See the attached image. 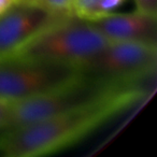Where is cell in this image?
<instances>
[{"instance_id":"8","label":"cell","mask_w":157,"mask_h":157,"mask_svg":"<svg viewBox=\"0 0 157 157\" xmlns=\"http://www.w3.org/2000/svg\"><path fill=\"white\" fill-rule=\"evenodd\" d=\"M125 0H73V14L85 20H94L112 13Z\"/></svg>"},{"instance_id":"9","label":"cell","mask_w":157,"mask_h":157,"mask_svg":"<svg viewBox=\"0 0 157 157\" xmlns=\"http://www.w3.org/2000/svg\"><path fill=\"white\" fill-rule=\"evenodd\" d=\"M30 1H33L55 13L63 14V15L73 14L72 11L73 0H30Z\"/></svg>"},{"instance_id":"5","label":"cell","mask_w":157,"mask_h":157,"mask_svg":"<svg viewBox=\"0 0 157 157\" xmlns=\"http://www.w3.org/2000/svg\"><path fill=\"white\" fill-rule=\"evenodd\" d=\"M157 48L141 42H109L78 66L80 75L112 84H135L153 80Z\"/></svg>"},{"instance_id":"6","label":"cell","mask_w":157,"mask_h":157,"mask_svg":"<svg viewBox=\"0 0 157 157\" xmlns=\"http://www.w3.org/2000/svg\"><path fill=\"white\" fill-rule=\"evenodd\" d=\"M66 16L30 0H18L0 14V57L15 53L46 27Z\"/></svg>"},{"instance_id":"2","label":"cell","mask_w":157,"mask_h":157,"mask_svg":"<svg viewBox=\"0 0 157 157\" xmlns=\"http://www.w3.org/2000/svg\"><path fill=\"white\" fill-rule=\"evenodd\" d=\"M147 82L112 84L80 75L74 81L52 92L13 102L7 121L0 127V138L15 129L57 114L95 105L136 88H148Z\"/></svg>"},{"instance_id":"11","label":"cell","mask_w":157,"mask_h":157,"mask_svg":"<svg viewBox=\"0 0 157 157\" xmlns=\"http://www.w3.org/2000/svg\"><path fill=\"white\" fill-rule=\"evenodd\" d=\"M13 102L6 100H0V127L5 124V122L7 121L8 116H9L10 110L12 108Z\"/></svg>"},{"instance_id":"12","label":"cell","mask_w":157,"mask_h":157,"mask_svg":"<svg viewBox=\"0 0 157 157\" xmlns=\"http://www.w3.org/2000/svg\"><path fill=\"white\" fill-rule=\"evenodd\" d=\"M18 0H0V14L3 13L6 10H8Z\"/></svg>"},{"instance_id":"10","label":"cell","mask_w":157,"mask_h":157,"mask_svg":"<svg viewBox=\"0 0 157 157\" xmlns=\"http://www.w3.org/2000/svg\"><path fill=\"white\" fill-rule=\"evenodd\" d=\"M137 11L157 16V0H135Z\"/></svg>"},{"instance_id":"4","label":"cell","mask_w":157,"mask_h":157,"mask_svg":"<svg viewBox=\"0 0 157 157\" xmlns=\"http://www.w3.org/2000/svg\"><path fill=\"white\" fill-rule=\"evenodd\" d=\"M80 76L78 67L10 54L0 57V100L18 102L46 94Z\"/></svg>"},{"instance_id":"1","label":"cell","mask_w":157,"mask_h":157,"mask_svg":"<svg viewBox=\"0 0 157 157\" xmlns=\"http://www.w3.org/2000/svg\"><path fill=\"white\" fill-rule=\"evenodd\" d=\"M147 96L148 88H136L21 127L0 138V151L7 157H37L56 153L76 143Z\"/></svg>"},{"instance_id":"7","label":"cell","mask_w":157,"mask_h":157,"mask_svg":"<svg viewBox=\"0 0 157 157\" xmlns=\"http://www.w3.org/2000/svg\"><path fill=\"white\" fill-rule=\"evenodd\" d=\"M109 42H141L157 44V16L140 11L109 13L88 20Z\"/></svg>"},{"instance_id":"3","label":"cell","mask_w":157,"mask_h":157,"mask_svg":"<svg viewBox=\"0 0 157 157\" xmlns=\"http://www.w3.org/2000/svg\"><path fill=\"white\" fill-rule=\"evenodd\" d=\"M108 43L90 21L71 14L46 27L13 54L78 67Z\"/></svg>"}]
</instances>
